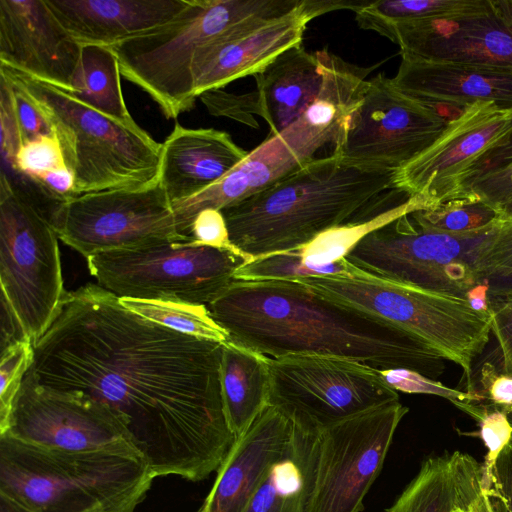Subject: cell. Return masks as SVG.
<instances>
[{"label":"cell","mask_w":512,"mask_h":512,"mask_svg":"<svg viewBox=\"0 0 512 512\" xmlns=\"http://www.w3.org/2000/svg\"><path fill=\"white\" fill-rule=\"evenodd\" d=\"M82 46L45 0H0V65L72 91Z\"/></svg>","instance_id":"obj_19"},{"label":"cell","mask_w":512,"mask_h":512,"mask_svg":"<svg viewBox=\"0 0 512 512\" xmlns=\"http://www.w3.org/2000/svg\"><path fill=\"white\" fill-rule=\"evenodd\" d=\"M306 163L280 135H269L221 179L198 194L172 204L178 232L191 239V224L200 211L222 210L239 203Z\"/></svg>","instance_id":"obj_25"},{"label":"cell","mask_w":512,"mask_h":512,"mask_svg":"<svg viewBox=\"0 0 512 512\" xmlns=\"http://www.w3.org/2000/svg\"><path fill=\"white\" fill-rule=\"evenodd\" d=\"M347 269L345 258L322 267L306 265L299 249H295L251 259L236 271L234 280H297L310 276L344 274Z\"/></svg>","instance_id":"obj_36"},{"label":"cell","mask_w":512,"mask_h":512,"mask_svg":"<svg viewBox=\"0 0 512 512\" xmlns=\"http://www.w3.org/2000/svg\"><path fill=\"white\" fill-rule=\"evenodd\" d=\"M0 72L26 92L51 125L74 173L77 196L159 180L162 144L136 122L109 117L71 92L11 68L0 65Z\"/></svg>","instance_id":"obj_6"},{"label":"cell","mask_w":512,"mask_h":512,"mask_svg":"<svg viewBox=\"0 0 512 512\" xmlns=\"http://www.w3.org/2000/svg\"><path fill=\"white\" fill-rule=\"evenodd\" d=\"M491 487L502 499L506 511L512 512V444H508L496 460Z\"/></svg>","instance_id":"obj_47"},{"label":"cell","mask_w":512,"mask_h":512,"mask_svg":"<svg viewBox=\"0 0 512 512\" xmlns=\"http://www.w3.org/2000/svg\"><path fill=\"white\" fill-rule=\"evenodd\" d=\"M512 162V133L507 141L483 154L465 173L453 200L461 199L466 188L477 178Z\"/></svg>","instance_id":"obj_46"},{"label":"cell","mask_w":512,"mask_h":512,"mask_svg":"<svg viewBox=\"0 0 512 512\" xmlns=\"http://www.w3.org/2000/svg\"><path fill=\"white\" fill-rule=\"evenodd\" d=\"M4 165L6 168L1 169L2 174L33 183L49 172L67 166L62 147L55 135H45L25 144L14 160Z\"/></svg>","instance_id":"obj_39"},{"label":"cell","mask_w":512,"mask_h":512,"mask_svg":"<svg viewBox=\"0 0 512 512\" xmlns=\"http://www.w3.org/2000/svg\"><path fill=\"white\" fill-rule=\"evenodd\" d=\"M476 0H385L368 2L356 13L362 29L373 30L383 23L443 17L462 12Z\"/></svg>","instance_id":"obj_34"},{"label":"cell","mask_w":512,"mask_h":512,"mask_svg":"<svg viewBox=\"0 0 512 512\" xmlns=\"http://www.w3.org/2000/svg\"><path fill=\"white\" fill-rule=\"evenodd\" d=\"M482 474V465L460 451L429 457L383 512H455L470 508L482 493Z\"/></svg>","instance_id":"obj_26"},{"label":"cell","mask_w":512,"mask_h":512,"mask_svg":"<svg viewBox=\"0 0 512 512\" xmlns=\"http://www.w3.org/2000/svg\"><path fill=\"white\" fill-rule=\"evenodd\" d=\"M81 45L111 47L175 19L189 0H45Z\"/></svg>","instance_id":"obj_23"},{"label":"cell","mask_w":512,"mask_h":512,"mask_svg":"<svg viewBox=\"0 0 512 512\" xmlns=\"http://www.w3.org/2000/svg\"><path fill=\"white\" fill-rule=\"evenodd\" d=\"M51 225L58 238L85 259L112 250L191 241L178 232L159 180L79 195L60 206Z\"/></svg>","instance_id":"obj_12"},{"label":"cell","mask_w":512,"mask_h":512,"mask_svg":"<svg viewBox=\"0 0 512 512\" xmlns=\"http://www.w3.org/2000/svg\"><path fill=\"white\" fill-rule=\"evenodd\" d=\"M476 198L499 210L512 201V162L474 180L461 199Z\"/></svg>","instance_id":"obj_43"},{"label":"cell","mask_w":512,"mask_h":512,"mask_svg":"<svg viewBox=\"0 0 512 512\" xmlns=\"http://www.w3.org/2000/svg\"><path fill=\"white\" fill-rule=\"evenodd\" d=\"M198 98L213 116L226 117L252 128L258 127L254 116L261 117V108L256 90L235 94L221 88L206 91Z\"/></svg>","instance_id":"obj_42"},{"label":"cell","mask_w":512,"mask_h":512,"mask_svg":"<svg viewBox=\"0 0 512 512\" xmlns=\"http://www.w3.org/2000/svg\"><path fill=\"white\" fill-rule=\"evenodd\" d=\"M477 273L487 284L490 298L512 296V219H501L478 259Z\"/></svg>","instance_id":"obj_37"},{"label":"cell","mask_w":512,"mask_h":512,"mask_svg":"<svg viewBox=\"0 0 512 512\" xmlns=\"http://www.w3.org/2000/svg\"><path fill=\"white\" fill-rule=\"evenodd\" d=\"M412 214L428 227L456 234L482 230L501 220L495 208L476 198L451 200Z\"/></svg>","instance_id":"obj_35"},{"label":"cell","mask_w":512,"mask_h":512,"mask_svg":"<svg viewBox=\"0 0 512 512\" xmlns=\"http://www.w3.org/2000/svg\"><path fill=\"white\" fill-rule=\"evenodd\" d=\"M466 299L475 311L492 315L489 288L484 281H480L472 287L467 292Z\"/></svg>","instance_id":"obj_50"},{"label":"cell","mask_w":512,"mask_h":512,"mask_svg":"<svg viewBox=\"0 0 512 512\" xmlns=\"http://www.w3.org/2000/svg\"><path fill=\"white\" fill-rule=\"evenodd\" d=\"M25 340L28 339L17 316L6 298L1 294V352Z\"/></svg>","instance_id":"obj_49"},{"label":"cell","mask_w":512,"mask_h":512,"mask_svg":"<svg viewBox=\"0 0 512 512\" xmlns=\"http://www.w3.org/2000/svg\"><path fill=\"white\" fill-rule=\"evenodd\" d=\"M293 424L267 406L236 438L217 470L215 482L196 512H243L268 469L285 452Z\"/></svg>","instance_id":"obj_20"},{"label":"cell","mask_w":512,"mask_h":512,"mask_svg":"<svg viewBox=\"0 0 512 512\" xmlns=\"http://www.w3.org/2000/svg\"><path fill=\"white\" fill-rule=\"evenodd\" d=\"M405 94L432 106L460 110L477 102L512 109V69L487 65L430 61L401 53L391 78Z\"/></svg>","instance_id":"obj_21"},{"label":"cell","mask_w":512,"mask_h":512,"mask_svg":"<svg viewBox=\"0 0 512 512\" xmlns=\"http://www.w3.org/2000/svg\"><path fill=\"white\" fill-rule=\"evenodd\" d=\"M161 144L159 182L171 204L206 189L249 153L225 131L186 128L179 123Z\"/></svg>","instance_id":"obj_24"},{"label":"cell","mask_w":512,"mask_h":512,"mask_svg":"<svg viewBox=\"0 0 512 512\" xmlns=\"http://www.w3.org/2000/svg\"><path fill=\"white\" fill-rule=\"evenodd\" d=\"M474 504H475V503H474ZM474 504H473V506H471L470 508H467V509H458V510H456L455 512H475Z\"/></svg>","instance_id":"obj_54"},{"label":"cell","mask_w":512,"mask_h":512,"mask_svg":"<svg viewBox=\"0 0 512 512\" xmlns=\"http://www.w3.org/2000/svg\"><path fill=\"white\" fill-rule=\"evenodd\" d=\"M319 434L293 425L283 455L268 469L243 512H307L314 487Z\"/></svg>","instance_id":"obj_28"},{"label":"cell","mask_w":512,"mask_h":512,"mask_svg":"<svg viewBox=\"0 0 512 512\" xmlns=\"http://www.w3.org/2000/svg\"><path fill=\"white\" fill-rule=\"evenodd\" d=\"M449 121L438 107L405 94L379 73L368 80L333 154L352 164L398 171L429 148Z\"/></svg>","instance_id":"obj_13"},{"label":"cell","mask_w":512,"mask_h":512,"mask_svg":"<svg viewBox=\"0 0 512 512\" xmlns=\"http://www.w3.org/2000/svg\"><path fill=\"white\" fill-rule=\"evenodd\" d=\"M254 77L269 135H279L295 122L322 84L317 51L308 52L302 44L279 54Z\"/></svg>","instance_id":"obj_27"},{"label":"cell","mask_w":512,"mask_h":512,"mask_svg":"<svg viewBox=\"0 0 512 512\" xmlns=\"http://www.w3.org/2000/svg\"><path fill=\"white\" fill-rule=\"evenodd\" d=\"M322 84L318 94L301 116L279 135L304 161L314 159L325 145L339 141L351 114L366 90L372 67L347 63L340 57L319 50Z\"/></svg>","instance_id":"obj_22"},{"label":"cell","mask_w":512,"mask_h":512,"mask_svg":"<svg viewBox=\"0 0 512 512\" xmlns=\"http://www.w3.org/2000/svg\"><path fill=\"white\" fill-rule=\"evenodd\" d=\"M0 435L69 452L135 449L105 405L82 395L44 389L28 373Z\"/></svg>","instance_id":"obj_15"},{"label":"cell","mask_w":512,"mask_h":512,"mask_svg":"<svg viewBox=\"0 0 512 512\" xmlns=\"http://www.w3.org/2000/svg\"><path fill=\"white\" fill-rule=\"evenodd\" d=\"M424 209L419 199L409 197L374 216L327 230L298 249L306 265L326 266L345 258L368 233L405 214Z\"/></svg>","instance_id":"obj_32"},{"label":"cell","mask_w":512,"mask_h":512,"mask_svg":"<svg viewBox=\"0 0 512 512\" xmlns=\"http://www.w3.org/2000/svg\"><path fill=\"white\" fill-rule=\"evenodd\" d=\"M268 406L306 432L321 431L351 417L399 401L380 370L337 357H267Z\"/></svg>","instance_id":"obj_11"},{"label":"cell","mask_w":512,"mask_h":512,"mask_svg":"<svg viewBox=\"0 0 512 512\" xmlns=\"http://www.w3.org/2000/svg\"><path fill=\"white\" fill-rule=\"evenodd\" d=\"M347 266L344 274L297 280L334 302L406 332L459 365L471 391L473 361L489 342L492 315L475 311L466 297L378 278L348 261Z\"/></svg>","instance_id":"obj_7"},{"label":"cell","mask_w":512,"mask_h":512,"mask_svg":"<svg viewBox=\"0 0 512 512\" xmlns=\"http://www.w3.org/2000/svg\"><path fill=\"white\" fill-rule=\"evenodd\" d=\"M408 411L396 401L321 431L307 512H361Z\"/></svg>","instance_id":"obj_14"},{"label":"cell","mask_w":512,"mask_h":512,"mask_svg":"<svg viewBox=\"0 0 512 512\" xmlns=\"http://www.w3.org/2000/svg\"><path fill=\"white\" fill-rule=\"evenodd\" d=\"M206 306L229 340L267 357H337L433 380L445 370V359L411 335L298 280H233Z\"/></svg>","instance_id":"obj_2"},{"label":"cell","mask_w":512,"mask_h":512,"mask_svg":"<svg viewBox=\"0 0 512 512\" xmlns=\"http://www.w3.org/2000/svg\"><path fill=\"white\" fill-rule=\"evenodd\" d=\"M361 2L351 0H301L290 12L247 26L212 45L195 69L196 98L221 89L239 78L256 75L279 54L302 44L304 31L315 17L330 11H356Z\"/></svg>","instance_id":"obj_18"},{"label":"cell","mask_w":512,"mask_h":512,"mask_svg":"<svg viewBox=\"0 0 512 512\" xmlns=\"http://www.w3.org/2000/svg\"><path fill=\"white\" fill-rule=\"evenodd\" d=\"M396 171L364 167L331 154L222 209L232 244L252 259L303 247L321 233L377 213ZM381 212V211H380Z\"/></svg>","instance_id":"obj_3"},{"label":"cell","mask_w":512,"mask_h":512,"mask_svg":"<svg viewBox=\"0 0 512 512\" xmlns=\"http://www.w3.org/2000/svg\"><path fill=\"white\" fill-rule=\"evenodd\" d=\"M373 31L416 58L512 69V0H476L459 13L383 23Z\"/></svg>","instance_id":"obj_16"},{"label":"cell","mask_w":512,"mask_h":512,"mask_svg":"<svg viewBox=\"0 0 512 512\" xmlns=\"http://www.w3.org/2000/svg\"><path fill=\"white\" fill-rule=\"evenodd\" d=\"M154 479L135 449L69 452L0 435V493L33 512H134Z\"/></svg>","instance_id":"obj_4"},{"label":"cell","mask_w":512,"mask_h":512,"mask_svg":"<svg viewBox=\"0 0 512 512\" xmlns=\"http://www.w3.org/2000/svg\"><path fill=\"white\" fill-rule=\"evenodd\" d=\"M220 382L226 419L238 438L268 406L267 356L228 340L222 349Z\"/></svg>","instance_id":"obj_29"},{"label":"cell","mask_w":512,"mask_h":512,"mask_svg":"<svg viewBox=\"0 0 512 512\" xmlns=\"http://www.w3.org/2000/svg\"><path fill=\"white\" fill-rule=\"evenodd\" d=\"M190 237L197 245L238 250L230 240L227 223L221 210L200 211L191 224Z\"/></svg>","instance_id":"obj_44"},{"label":"cell","mask_w":512,"mask_h":512,"mask_svg":"<svg viewBox=\"0 0 512 512\" xmlns=\"http://www.w3.org/2000/svg\"><path fill=\"white\" fill-rule=\"evenodd\" d=\"M491 334L498 341L501 370L512 375V317L492 316Z\"/></svg>","instance_id":"obj_48"},{"label":"cell","mask_w":512,"mask_h":512,"mask_svg":"<svg viewBox=\"0 0 512 512\" xmlns=\"http://www.w3.org/2000/svg\"><path fill=\"white\" fill-rule=\"evenodd\" d=\"M499 213L501 215V219H512V201L504 205Z\"/></svg>","instance_id":"obj_53"},{"label":"cell","mask_w":512,"mask_h":512,"mask_svg":"<svg viewBox=\"0 0 512 512\" xmlns=\"http://www.w3.org/2000/svg\"><path fill=\"white\" fill-rule=\"evenodd\" d=\"M34 358L33 343L18 342L1 352L0 361V427L11 412L16 395Z\"/></svg>","instance_id":"obj_40"},{"label":"cell","mask_w":512,"mask_h":512,"mask_svg":"<svg viewBox=\"0 0 512 512\" xmlns=\"http://www.w3.org/2000/svg\"><path fill=\"white\" fill-rule=\"evenodd\" d=\"M301 0H189L172 21L111 46L121 76L138 86L176 119L197 99L195 69L205 52L252 24L282 16Z\"/></svg>","instance_id":"obj_5"},{"label":"cell","mask_w":512,"mask_h":512,"mask_svg":"<svg viewBox=\"0 0 512 512\" xmlns=\"http://www.w3.org/2000/svg\"><path fill=\"white\" fill-rule=\"evenodd\" d=\"M0 512H33L29 508L0 493Z\"/></svg>","instance_id":"obj_52"},{"label":"cell","mask_w":512,"mask_h":512,"mask_svg":"<svg viewBox=\"0 0 512 512\" xmlns=\"http://www.w3.org/2000/svg\"><path fill=\"white\" fill-rule=\"evenodd\" d=\"M506 414H507V418H508V420L510 422V425L512 427V409H510ZM510 444H512V438H511Z\"/></svg>","instance_id":"obj_55"},{"label":"cell","mask_w":512,"mask_h":512,"mask_svg":"<svg viewBox=\"0 0 512 512\" xmlns=\"http://www.w3.org/2000/svg\"><path fill=\"white\" fill-rule=\"evenodd\" d=\"M52 225L0 176L1 294L35 344L58 316L66 291Z\"/></svg>","instance_id":"obj_10"},{"label":"cell","mask_w":512,"mask_h":512,"mask_svg":"<svg viewBox=\"0 0 512 512\" xmlns=\"http://www.w3.org/2000/svg\"><path fill=\"white\" fill-rule=\"evenodd\" d=\"M0 126L2 163H11L25 144L55 135L49 122L26 92L0 72Z\"/></svg>","instance_id":"obj_31"},{"label":"cell","mask_w":512,"mask_h":512,"mask_svg":"<svg viewBox=\"0 0 512 512\" xmlns=\"http://www.w3.org/2000/svg\"><path fill=\"white\" fill-rule=\"evenodd\" d=\"M121 71L109 47L82 46L71 93L83 103L117 120L132 123L121 88Z\"/></svg>","instance_id":"obj_30"},{"label":"cell","mask_w":512,"mask_h":512,"mask_svg":"<svg viewBox=\"0 0 512 512\" xmlns=\"http://www.w3.org/2000/svg\"><path fill=\"white\" fill-rule=\"evenodd\" d=\"M380 372L385 381L397 391L435 395L449 400L454 405L484 402V398L476 391L456 390L413 370L388 369L380 370Z\"/></svg>","instance_id":"obj_41"},{"label":"cell","mask_w":512,"mask_h":512,"mask_svg":"<svg viewBox=\"0 0 512 512\" xmlns=\"http://www.w3.org/2000/svg\"><path fill=\"white\" fill-rule=\"evenodd\" d=\"M119 300L130 311L179 333L223 344L229 340L206 305L131 298Z\"/></svg>","instance_id":"obj_33"},{"label":"cell","mask_w":512,"mask_h":512,"mask_svg":"<svg viewBox=\"0 0 512 512\" xmlns=\"http://www.w3.org/2000/svg\"><path fill=\"white\" fill-rule=\"evenodd\" d=\"M455 406L470 415L479 425V435L487 449L482 464V489L490 488L496 460L512 438L507 414L483 402L459 403Z\"/></svg>","instance_id":"obj_38"},{"label":"cell","mask_w":512,"mask_h":512,"mask_svg":"<svg viewBox=\"0 0 512 512\" xmlns=\"http://www.w3.org/2000/svg\"><path fill=\"white\" fill-rule=\"evenodd\" d=\"M500 221L456 234L428 227L411 212L368 233L345 259L378 278L466 297L480 282L477 262Z\"/></svg>","instance_id":"obj_8"},{"label":"cell","mask_w":512,"mask_h":512,"mask_svg":"<svg viewBox=\"0 0 512 512\" xmlns=\"http://www.w3.org/2000/svg\"><path fill=\"white\" fill-rule=\"evenodd\" d=\"M480 383L487 404L505 413L512 409V375L487 362L481 368Z\"/></svg>","instance_id":"obj_45"},{"label":"cell","mask_w":512,"mask_h":512,"mask_svg":"<svg viewBox=\"0 0 512 512\" xmlns=\"http://www.w3.org/2000/svg\"><path fill=\"white\" fill-rule=\"evenodd\" d=\"M251 259L239 250L175 241L86 260L97 284L118 298L208 305Z\"/></svg>","instance_id":"obj_9"},{"label":"cell","mask_w":512,"mask_h":512,"mask_svg":"<svg viewBox=\"0 0 512 512\" xmlns=\"http://www.w3.org/2000/svg\"><path fill=\"white\" fill-rule=\"evenodd\" d=\"M33 348V381L105 405L155 478L204 480L236 440L221 393L223 343L144 318L98 284L67 292Z\"/></svg>","instance_id":"obj_1"},{"label":"cell","mask_w":512,"mask_h":512,"mask_svg":"<svg viewBox=\"0 0 512 512\" xmlns=\"http://www.w3.org/2000/svg\"><path fill=\"white\" fill-rule=\"evenodd\" d=\"M492 316L512 317V296L491 298Z\"/></svg>","instance_id":"obj_51"},{"label":"cell","mask_w":512,"mask_h":512,"mask_svg":"<svg viewBox=\"0 0 512 512\" xmlns=\"http://www.w3.org/2000/svg\"><path fill=\"white\" fill-rule=\"evenodd\" d=\"M512 133V109L477 102L450 119L441 136L395 172L394 190L419 199L426 209L451 201L469 168Z\"/></svg>","instance_id":"obj_17"}]
</instances>
